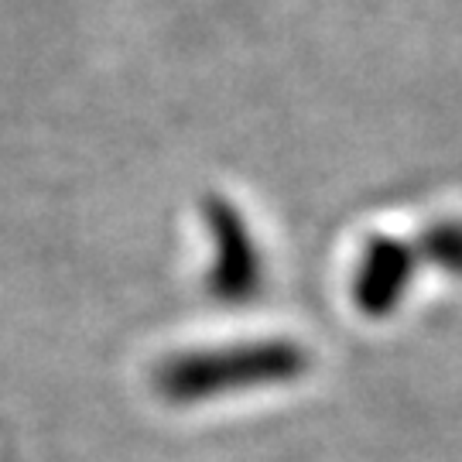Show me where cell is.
Segmentation results:
<instances>
[{
    "mask_svg": "<svg viewBox=\"0 0 462 462\" xmlns=\"http://www.w3.org/2000/svg\"><path fill=\"white\" fill-rule=\"evenodd\" d=\"M309 370V353L295 343H244V346L196 349L171 356L158 370V391L171 404H199L216 397L244 394L254 387L291 383Z\"/></svg>",
    "mask_w": 462,
    "mask_h": 462,
    "instance_id": "cell-1",
    "label": "cell"
},
{
    "mask_svg": "<svg viewBox=\"0 0 462 462\" xmlns=\"http://www.w3.org/2000/svg\"><path fill=\"white\" fill-rule=\"evenodd\" d=\"M202 213H206L216 247V261L213 271H209V291L219 301H247L261 291L264 257L257 254V244L250 236L244 216L219 196H209Z\"/></svg>",
    "mask_w": 462,
    "mask_h": 462,
    "instance_id": "cell-2",
    "label": "cell"
},
{
    "mask_svg": "<svg viewBox=\"0 0 462 462\" xmlns=\"http://www.w3.org/2000/svg\"><path fill=\"white\" fill-rule=\"evenodd\" d=\"M408 278H411L408 250L391 240H374L364 250V261L356 271V288H353L360 312L374 315V319L394 312V301H401Z\"/></svg>",
    "mask_w": 462,
    "mask_h": 462,
    "instance_id": "cell-3",
    "label": "cell"
}]
</instances>
